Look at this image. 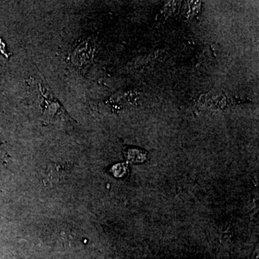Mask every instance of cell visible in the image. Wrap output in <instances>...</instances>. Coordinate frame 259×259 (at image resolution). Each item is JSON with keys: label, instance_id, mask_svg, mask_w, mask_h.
<instances>
[{"label": "cell", "instance_id": "6da1fadb", "mask_svg": "<svg viewBox=\"0 0 259 259\" xmlns=\"http://www.w3.org/2000/svg\"><path fill=\"white\" fill-rule=\"evenodd\" d=\"M37 102L44 117L49 120L70 121V117L50 90L41 82L37 83Z\"/></svg>", "mask_w": 259, "mask_h": 259}, {"label": "cell", "instance_id": "7a4b0ae2", "mask_svg": "<svg viewBox=\"0 0 259 259\" xmlns=\"http://www.w3.org/2000/svg\"><path fill=\"white\" fill-rule=\"evenodd\" d=\"M96 50V44L93 37L85 39L75 48L71 61L76 67L83 69L93 60Z\"/></svg>", "mask_w": 259, "mask_h": 259}, {"label": "cell", "instance_id": "3957f363", "mask_svg": "<svg viewBox=\"0 0 259 259\" xmlns=\"http://www.w3.org/2000/svg\"><path fill=\"white\" fill-rule=\"evenodd\" d=\"M125 156L131 163H141L146 161L148 158V153L141 148H129L126 151Z\"/></svg>", "mask_w": 259, "mask_h": 259}, {"label": "cell", "instance_id": "277c9868", "mask_svg": "<svg viewBox=\"0 0 259 259\" xmlns=\"http://www.w3.org/2000/svg\"><path fill=\"white\" fill-rule=\"evenodd\" d=\"M127 171V167L125 164H117L113 167V173L115 176H122Z\"/></svg>", "mask_w": 259, "mask_h": 259}, {"label": "cell", "instance_id": "5b68a950", "mask_svg": "<svg viewBox=\"0 0 259 259\" xmlns=\"http://www.w3.org/2000/svg\"><path fill=\"white\" fill-rule=\"evenodd\" d=\"M7 154L1 146L0 144V171H1L2 168L5 166V163H7Z\"/></svg>", "mask_w": 259, "mask_h": 259}]
</instances>
